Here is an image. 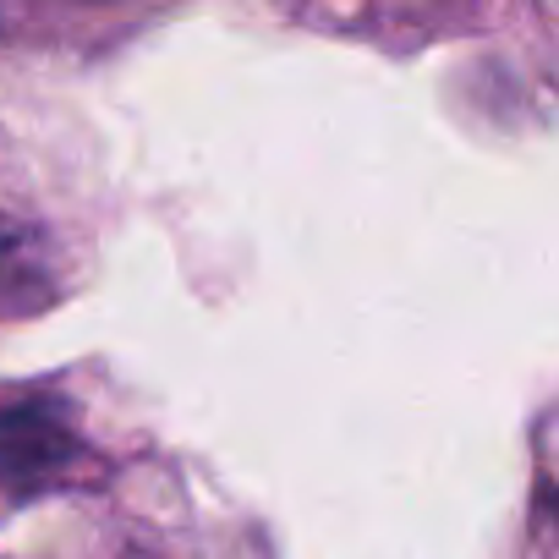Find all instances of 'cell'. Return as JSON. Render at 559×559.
<instances>
[{"label":"cell","instance_id":"1","mask_svg":"<svg viewBox=\"0 0 559 559\" xmlns=\"http://www.w3.org/2000/svg\"><path fill=\"white\" fill-rule=\"evenodd\" d=\"M78 455H83V444H78L61 406L28 401V406L0 412V488H7L12 499L56 488L78 466Z\"/></svg>","mask_w":559,"mask_h":559},{"label":"cell","instance_id":"2","mask_svg":"<svg viewBox=\"0 0 559 559\" xmlns=\"http://www.w3.org/2000/svg\"><path fill=\"white\" fill-rule=\"evenodd\" d=\"M61 292L50 236L28 219L0 214V313H39Z\"/></svg>","mask_w":559,"mask_h":559}]
</instances>
